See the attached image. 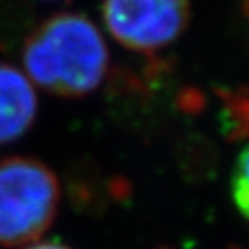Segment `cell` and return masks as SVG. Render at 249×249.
<instances>
[{"label":"cell","mask_w":249,"mask_h":249,"mask_svg":"<svg viewBox=\"0 0 249 249\" xmlns=\"http://www.w3.org/2000/svg\"><path fill=\"white\" fill-rule=\"evenodd\" d=\"M61 183L36 158L7 156L0 160V244H35L51 229L59 211Z\"/></svg>","instance_id":"cell-2"},{"label":"cell","mask_w":249,"mask_h":249,"mask_svg":"<svg viewBox=\"0 0 249 249\" xmlns=\"http://www.w3.org/2000/svg\"><path fill=\"white\" fill-rule=\"evenodd\" d=\"M229 121L233 133H249V93L229 95Z\"/></svg>","instance_id":"cell-6"},{"label":"cell","mask_w":249,"mask_h":249,"mask_svg":"<svg viewBox=\"0 0 249 249\" xmlns=\"http://www.w3.org/2000/svg\"><path fill=\"white\" fill-rule=\"evenodd\" d=\"M102 18L120 45L151 54L185 31L191 5L189 0H102Z\"/></svg>","instance_id":"cell-3"},{"label":"cell","mask_w":249,"mask_h":249,"mask_svg":"<svg viewBox=\"0 0 249 249\" xmlns=\"http://www.w3.org/2000/svg\"><path fill=\"white\" fill-rule=\"evenodd\" d=\"M26 76L59 97H85L104 82L109 51L90 18L59 12L38 24L23 45Z\"/></svg>","instance_id":"cell-1"},{"label":"cell","mask_w":249,"mask_h":249,"mask_svg":"<svg viewBox=\"0 0 249 249\" xmlns=\"http://www.w3.org/2000/svg\"><path fill=\"white\" fill-rule=\"evenodd\" d=\"M158 249H171V248H158Z\"/></svg>","instance_id":"cell-8"},{"label":"cell","mask_w":249,"mask_h":249,"mask_svg":"<svg viewBox=\"0 0 249 249\" xmlns=\"http://www.w3.org/2000/svg\"><path fill=\"white\" fill-rule=\"evenodd\" d=\"M232 197L237 210L249 222V144L242 149L233 164Z\"/></svg>","instance_id":"cell-5"},{"label":"cell","mask_w":249,"mask_h":249,"mask_svg":"<svg viewBox=\"0 0 249 249\" xmlns=\"http://www.w3.org/2000/svg\"><path fill=\"white\" fill-rule=\"evenodd\" d=\"M26 249H71V248L59 244V242H42V244L30 246V248H26Z\"/></svg>","instance_id":"cell-7"},{"label":"cell","mask_w":249,"mask_h":249,"mask_svg":"<svg viewBox=\"0 0 249 249\" xmlns=\"http://www.w3.org/2000/svg\"><path fill=\"white\" fill-rule=\"evenodd\" d=\"M38 111L35 89L18 68L0 62V145L19 140L33 126Z\"/></svg>","instance_id":"cell-4"}]
</instances>
